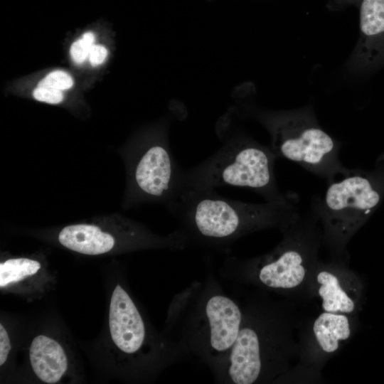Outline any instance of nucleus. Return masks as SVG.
<instances>
[{
  "label": "nucleus",
  "mask_w": 384,
  "mask_h": 384,
  "mask_svg": "<svg viewBox=\"0 0 384 384\" xmlns=\"http://www.w3.org/2000/svg\"><path fill=\"white\" fill-rule=\"evenodd\" d=\"M242 317V308L208 267L203 280L174 296L163 334L184 358L208 368L215 379L228 360Z\"/></svg>",
  "instance_id": "f257e3e1"
},
{
  "label": "nucleus",
  "mask_w": 384,
  "mask_h": 384,
  "mask_svg": "<svg viewBox=\"0 0 384 384\" xmlns=\"http://www.w3.org/2000/svg\"><path fill=\"white\" fill-rule=\"evenodd\" d=\"M166 206L190 245L224 254L242 236L268 228L285 230L299 215L294 193L284 201L252 203L214 190L184 188Z\"/></svg>",
  "instance_id": "f03ea898"
},
{
  "label": "nucleus",
  "mask_w": 384,
  "mask_h": 384,
  "mask_svg": "<svg viewBox=\"0 0 384 384\" xmlns=\"http://www.w3.org/2000/svg\"><path fill=\"white\" fill-rule=\"evenodd\" d=\"M277 159L270 146L248 138L229 141L219 150L183 174L184 188L214 190L220 186L250 188L266 201L287 199L277 183Z\"/></svg>",
  "instance_id": "7ed1b4c3"
},
{
  "label": "nucleus",
  "mask_w": 384,
  "mask_h": 384,
  "mask_svg": "<svg viewBox=\"0 0 384 384\" xmlns=\"http://www.w3.org/2000/svg\"><path fill=\"white\" fill-rule=\"evenodd\" d=\"M258 117L270 132L277 159L291 161L327 183L352 171L341 161V142L320 126L311 105Z\"/></svg>",
  "instance_id": "20e7f679"
},
{
  "label": "nucleus",
  "mask_w": 384,
  "mask_h": 384,
  "mask_svg": "<svg viewBox=\"0 0 384 384\" xmlns=\"http://www.w3.org/2000/svg\"><path fill=\"white\" fill-rule=\"evenodd\" d=\"M384 199V153L369 170L353 169L328 183L322 196L311 198L310 207L324 225L327 238L341 247L362 226Z\"/></svg>",
  "instance_id": "39448f33"
},
{
  "label": "nucleus",
  "mask_w": 384,
  "mask_h": 384,
  "mask_svg": "<svg viewBox=\"0 0 384 384\" xmlns=\"http://www.w3.org/2000/svg\"><path fill=\"white\" fill-rule=\"evenodd\" d=\"M164 141L144 144L127 154L131 203L157 201L167 206L184 188V170Z\"/></svg>",
  "instance_id": "423d86ee"
},
{
  "label": "nucleus",
  "mask_w": 384,
  "mask_h": 384,
  "mask_svg": "<svg viewBox=\"0 0 384 384\" xmlns=\"http://www.w3.org/2000/svg\"><path fill=\"white\" fill-rule=\"evenodd\" d=\"M346 67L356 75L384 68V0H361L359 34Z\"/></svg>",
  "instance_id": "0eeeda50"
},
{
  "label": "nucleus",
  "mask_w": 384,
  "mask_h": 384,
  "mask_svg": "<svg viewBox=\"0 0 384 384\" xmlns=\"http://www.w3.org/2000/svg\"><path fill=\"white\" fill-rule=\"evenodd\" d=\"M29 358L36 375L46 383H58L68 368L67 356L61 345L45 335L33 339Z\"/></svg>",
  "instance_id": "6e6552de"
},
{
  "label": "nucleus",
  "mask_w": 384,
  "mask_h": 384,
  "mask_svg": "<svg viewBox=\"0 0 384 384\" xmlns=\"http://www.w3.org/2000/svg\"><path fill=\"white\" fill-rule=\"evenodd\" d=\"M313 331L319 346L326 353L336 351L339 341L346 340L351 335L349 322L345 315L326 311L316 319Z\"/></svg>",
  "instance_id": "1a4fd4ad"
},
{
  "label": "nucleus",
  "mask_w": 384,
  "mask_h": 384,
  "mask_svg": "<svg viewBox=\"0 0 384 384\" xmlns=\"http://www.w3.org/2000/svg\"><path fill=\"white\" fill-rule=\"evenodd\" d=\"M317 282L321 284L318 292L322 299V308L325 311L349 314L354 310L353 301L341 288L334 274L322 271L317 275Z\"/></svg>",
  "instance_id": "9d476101"
},
{
  "label": "nucleus",
  "mask_w": 384,
  "mask_h": 384,
  "mask_svg": "<svg viewBox=\"0 0 384 384\" xmlns=\"http://www.w3.org/2000/svg\"><path fill=\"white\" fill-rule=\"evenodd\" d=\"M41 263L26 257L11 258L0 264V287L4 288L36 274Z\"/></svg>",
  "instance_id": "9b49d317"
},
{
  "label": "nucleus",
  "mask_w": 384,
  "mask_h": 384,
  "mask_svg": "<svg viewBox=\"0 0 384 384\" xmlns=\"http://www.w3.org/2000/svg\"><path fill=\"white\" fill-rule=\"evenodd\" d=\"M95 35L92 32L85 33L82 38L75 41L70 47V55L76 63H82L89 56L92 47L95 45Z\"/></svg>",
  "instance_id": "f8f14e48"
},
{
  "label": "nucleus",
  "mask_w": 384,
  "mask_h": 384,
  "mask_svg": "<svg viewBox=\"0 0 384 384\" xmlns=\"http://www.w3.org/2000/svg\"><path fill=\"white\" fill-rule=\"evenodd\" d=\"M73 85V78L63 70L50 72L38 83L40 87H51L60 91L70 89Z\"/></svg>",
  "instance_id": "ddd939ff"
},
{
  "label": "nucleus",
  "mask_w": 384,
  "mask_h": 384,
  "mask_svg": "<svg viewBox=\"0 0 384 384\" xmlns=\"http://www.w3.org/2000/svg\"><path fill=\"white\" fill-rule=\"evenodd\" d=\"M33 97L40 102L49 104H58L63 100V94L60 90L38 86L33 92Z\"/></svg>",
  "instance_id": "4468645a"
},
{
  "label": "nucleus",
  "mask_w": 384,
  "mask_h": 384,
  "mask_svg": "<svg viewBox=\"0 0 384 384\" xmlns=\"http://www.w3.org/2000/svg\"><path fill=\"white\" fill-rule=\"evenodd\" d=\"M9 334L3 326L0 324V366H3L7 360L11 350Z\"/></svg>",
  "instance_id": "2eb2a0df"
},
{
  "label": "nucleus",
  "mask_w": 384,
  "mask_h": 384,
  "mask_svg": "<svg viewBox=\"0 0 384 384\" xmlns=\"http://www.w3.org/2000/svg\"><path fill=\"white\" fill-rule=\"evenodd\" d=\"M107 55V50L101 45H94L89 53L88 59L93 66L102 63Z\"/></svg>",
  "instance_id": "dca6fc26"
}]
</instances>
